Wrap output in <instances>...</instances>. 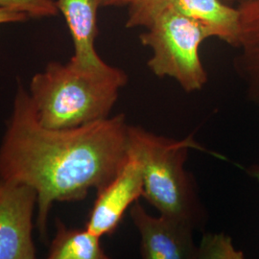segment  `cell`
I'll return each instance as SVG.
<instances>
[{"instance_id":"1","label":"cell","mask_w":259,"mask_h":259,"mask_svg":"<svg viewBox=\"0 0 259 259\" xmlns=\"http://www.w3.org/2000/svg\"><path fill=\"white\" fill-rule=\"evenodd\" d=\"M129 126L117 114L70 129L44 127L19 85L0 143V180L36 190L40 235L54 203L82 201L114 177L127 156Z\"/></svg>"},{"instance_id":"2","label":"cell","mask_w":259,"mask_h":259,"mask_svg":"<svg viewBox=\"0 0 259 259\" xmlns=\"http://www.w3.org/2000/svg\"><path fill=\"white\" fill-rule=\"evenodd\" d=\"M127 82L125 71L110 65L84 69L51 62L33 76L27 92L44 127L70 129L109 117Z\"/></svg>"},{"instance_id":"3","label":"cell","mask_w":259,"mask_h":259,"mask_svg":"<svg viewBox=\"0 0 259 259\" xmlns=\"http://www.w3.org/2000/svg\"><path fill=\"white\" fill-rule=\"evenodd\" d=\"M129 148L139 157L143 173V196L159 214L184 221L195 229L203 209L193 179L185 164L188 149L199 148L189 137L167 139L139 127L129 126Z\"/></svg>"},{"instance_id":"4","label":"cell","mask_w":259,"mask_h":259,"mask_svg":"<svg viewBox=\"0 0 259 259\" xmlns=\"http://www.w3.org/2000/svg\"><path fill=\"white\" fill-rule=\"evenodd\" d=\"M207 38L202 28L171 5L139 36L142 46L152 52L147 62L151 72L174 79L186 93L201 91L207 82L200 56V47Z\"/></svg>"},{"instance_id":"5","label":"cell","mask_w":259,"mask_h":259,"mask_svg":"<svg viewBox=\"0 0 259 259\" xmlns=\"http://www.w3.org/2000/svg\"><path fill=\"white\" fill-rule=\"evenodd\" d=\"M37 202L33 187L0 180V259L37 257L33 239Z\"/></svg>"},{"instance_id":"6","label":"cell","mask_w":259,"mask_h":259,"mask_svg":"<svg viewBox=\"0 0 259 259\" xmlns=\"http://www.w3.org/2000/svg\"><path fill=\"white\" fill-rule=\"evenodd\" d=\"M141 196H143L142 165L128 146L127 156L116 174L97 191L85 228L100 237L111 235L119 226L126 211Z\"/></svg>"},{"instance_id":"7","label":"cell","mask_w":259,"mask_h":259,"mask_svg":"<svg viewBox=\"0 0 259 259\" xmlns=\"http://www.w3.org/2000/svg\"><path fill=\"white\" fill-rule=\"evenodd\" d=\"M130 215L140 236L142 258H199L193 226L163 214L153 216L139 202L131 206Z\"/></svg>"},{"instance_id":"8","label":"cell","mask_w":259,"mask_h":259,"mask_svg":"<svg viewBox=\"0 0 259 259\" xmlns=\"http://www.w3.org/2000/svg\"><path fill=\"white\" fill-rule=\"evenodd\" d=\"M73 41L74 53L70 62L84 69H102L104 62L95 49L98 36L97 13L102 0H56Z\"/></svg>"},{"instance_id":"9","label":"cell","mask_w":259,"mask_h":259,"mask_svg":"<svg viewBox=\"0 0 259 259\" xmlns=\"http://www.w3.org/2000/svg\"><path fill=\"white\" fill-rule=\"evenodd\" d=\"M237 7L240 28L233 66L249 101L259 108V0H245Z\"/></svg>"},{"instance_id":"10","label":"cell","mask_w":259,"mask_h":259,"mask_svg":"<svg viewBox=\"0 0 259 259\" xmlns=\"http://www.w3.org/2000/svg\"><path fill=\"white\" fill-rule=\"evenodd\" d=\"M169 5L202 28L208 38L216 37L235 48L240 14L237 6L223 0H170Z\"/></svg>"},{"instance_id":"11","label":"cell","mask_w":259,"mask_h":259,"mask_svg":"<svg viewBox=\"0 0 259 259\" xmlns=\"http://www.w3.org/2000/svg\"><path fill=\"white\" fill-rule=\"evenodd\" d=\"M49 259H106L101 237L94 232L68 229L62 222L57 224L55 237L51 242Z\"/></svg>"},{"instance_id":"12","label":"cell","mask_w":259,"mask_h":259,"mask_svg":"<svg viewBox=\"0 0 259 259\" xmlns=\"http://www.w3.org/2000/svg\"><path fill=\"white\" fill-rule=\"evenodd\" d=\"M169 2L170 0H130L126 27H148Z\"/></svg>"},{"instance_id":"13","label":"cell","mask_w":259,"mask_h":259,"mask_svg":"<svg viewBox=\"0 0 259 259\" xmlns=\"http://www.w3.org/2000/svg\"><path fill=\"white\" fill-rule=\"evenodd\" d=\"M0 7L22 13L29 19L51 18L59 14L56 0H0Z\"/></svg>"},{"instance_id":"14","label":"cell","mask_w":259,"mask_h":259,"mask_svg":"<svg viewBox=\"0 0 259 259\" xmlns=\"http://www.w3.org/2000/svg\"><path fill=\"white\" fill-rule=\"evenodd\" d=\"M243 252L236 250L230 237L224 234L207 235L199 247V258L242 259Z\"/></svg>"},{"instance_id":"15","label":"cell","mask_w":259,"mask_h":259,"mask_svg":"<svg viewBox=\"0 0 259 259\" xmlns=\"http://www.w3.org/2000/svg\"><path fill=\"white\" fill-rule=\"evenodd\" d=\"M28 19L27 16L22 13L0 7V24L24 22Z\"/></svg>"},{"instance_id":"16","label":"cell","mask_w":259,"mask_h":259,"mask_svg":"<svg viewBox=\"0 0 259 259\" xmlns=\"http://www.w3.org/2000/svg\"><path fill=\"white\" fill-rule=\"evenodd\" d=\"M130 0H102V7H123L128 6Z\"/></svg>"},{"instance_id":"17","label":"cell","mask_w":259,"mask_h":259,"mask_svg":"<svg viewBox=\"0 0 259 259\" xmlns=\"http://www.w3.org/2000/svg\"><path fill=\"white\" fill-rule=\"evenodd\" d=\"M250 176L255 178L259 183V165H252L250 169L248 170Z\"/></svg>"},{"instance_id":"18","label":"cell","mask_w":259,"mask_h":259,"mask_svg":"<svg viewBox=\"0 0 259 259\" xmlns=\"http://www.w3.org/2000/svg\"><path fill=\"white\" fill-rule=\"evenodd\" d=\"M225 3L232 5V6H237L238 3L240 2V0H223Z\"/></svg>"},{"instance_id":"19","label":"cell","mask_w":259,"mask_h":259,"mask_svg":"<svg viewBox=\"0 0 259 259\" xmlns=\"http://www.w3.org/2000/svg\"><path fill=\"white\" fill-rule=\"evenodd\" d=\"M242 1H245V0H240V2H242ZM240 2H239V3H240ZM239 3H238V4H239Z\"/></svg>"}]
</instances>
